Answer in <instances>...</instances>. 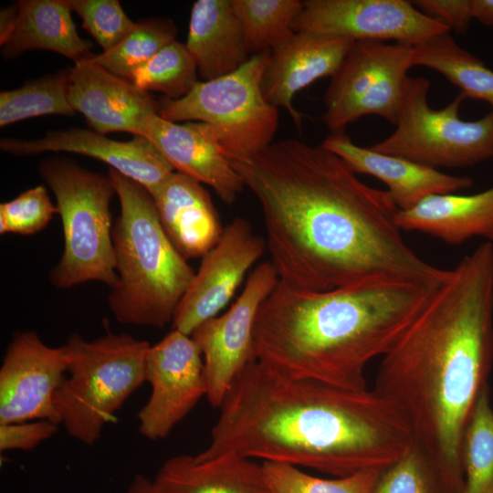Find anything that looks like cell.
I'll return each mask as SVG.
<instances>
[{"instance_id": "obj_33", "label": "cell", "mask_w": 493, "mask_h": 493, "mask_svg": "<svg viewBox=\"0 0 493 493\" xmlns=\"http://www.w3.org/2000/svg\"><path fill=\"white\" fill-rule=\"evenodd\" d=\"M371 493H446L439 473L424 447L414 441L380 473Z\"/></svg>"}, {"instance_id": "obj_15", "label": "cell", "mask_w": 493, "mask_h": 493, "mask_svg": "<svg viewBox=\"0 0 493 493\" xmlns=\"http://www.w3.org/2000/svg\"><path fill=\"white\" fill-rule=\"evenodd\" d=\"M266 248V241L253 232L247 220L234 219L224 228L216 245L203 257L174 311L172 330L190 336L199 325L216 317Z\"/></svg>"}, {"instance_id": "obj_12", "label": "cell", "mask_w": 493, "mask_h": 493, "mask_svg": "<svg viewBox=\"0 0 493 493\" xmlns=\"http://www.w3.org/2000/svg\"><path fill=\"white\" fill-rule=\"evenodd\" d=\"M291 28L354 41L394 40L411 46L451 32L406 0H306Z\"/></svg>"}, {"instance_id": "obj_34", "label": "cell", "mask_w": 493, "mask_h": 493, "mask_svg": "<svg viewBox=\"0 0 493 493\" xmlns=\"http://www.w3.org/2000/svg\"><path fill=\"white\" fill-rule=\"evenodd\" d=\"M82 26L93 37L103 52L117 46L136 26L118 0H66Z\"/></svg>"}, {"instance_id": "obj_24", "label": "cell", "mask_w": 493, "mask_h": 493, "mask_svg": "<svg viewBox=\"0 0 493 493\" xmlns=\"http://www.w3.org/2000/svg\"><path fill=\"white\" fill-rule=\"evenodd\" d=\"M152 481L159 493H271L262 464L236 454L208 459L177 455Z\"/></svg>"}, {"instance_id": "obj_2", "label": "cell", "mask_w": 493, "mask_h": 493, "mask_svg": "<svg viewBox=\"0 0 493 493\" xmlns=\"http://www.w3.org/2000/svg\"><path fill=\"white\" fill-rule=\"evenodd\" d=\"M493 363V244L483 242L381 358L373 390L408 420L446 493H461L463 434Z\"/></svg>"}, {"instance_id": "obj_27", "label": "cell", "mask_w": 493, "mask_h": 493, "mask_svg": "<svg viewBox=\"0 0 493 493\" xmlns=\"http://www.w3.org/2000/svg\"><path fill=\"white\" fill-rule=\"evenodd\" d=\"M461 493H493V406L488 384L480 393L461 443Z\"/></svg>"}, {"instance_id": "obj_38", "label": "cell", "mask_w": 493, "mask_h": 493, "mask_svg": "<svg viewBox=\"0 0 493 493\" xmlns=\"http://www.w3.org/2000/svg\"><path fill=\"white\" fill-rule=\"evenodd\" d=\"M472 18L485 26H493V0H470Z\"/></svg>"}, {"instance_id": "obj_28", "label": "cell", "mask_w": 493, "mask_h": 493, "mask_svg": "<svg viewBox=\"0 0 493 493\" xmlns=\"http://www.w3.org/2000/svg\"><path fill=\"white\" fill-rule=\"evenodd\" d=\"M248 54L271 51L288 38L303 7L299 0H231Z\"/></svg>"}, {"instance_id": "obj_14", "label": "cell", "mask_w": 493, "mask_h": 493, "mask_svg": "<svg viewBox=\"0 0 493 493\" xmlns=\"http://www.w3.org/2000/svg\"><path fill=\"white\" fill-rule=\"evenodd\" d=\"M66 372L64 346L47 345L34 330L16 333L0 368V425L34 420L59 425L54 400Z\"/></svg>"}, {"instance_id": "obj_6", "label": "cell", "mask_w": 493, "mask_h": 493, "mask_svg": "<svg viewBox=\"0 0 493 493\" xmlns=\"http://www.w3.org/2000/svg\"><path fill=\"white\" fill-rule=\"evenodd\" d=\"M67 372L55 407L67 433L93 446L116 412L145 383L151 344L127 333H106L93 341L71 334L63 345Z\"/></svg>"}, {"instance_id": "obj_23", "label": "cell", "mask_w": 493, "mask_h": 493, "mask_svg": "<svg viewBox=\"0 0 493 493\" xmlns=\"http://www.w3.org/2000/svg\"><path fill=\"white\" fill-rule=\"evenodd\" d=\"M399 228L434 236L448 245L479 237L493 244V185L473 194H435L396 214Z\"/></svg>"}, {"instance_id": "obj_4", "label": "cell", "mask_w": 493, "mask_h": 493, "mask_svg": "<svg viewBox=\"0 0 493 493\" xmlns=\"http://www.w3.org/2000/svg\"><path fill=\"white\" fill-rule=\"evenodd\" d=\"M438 287L380 276L307 291L278 280L255 321L254 359L285 376L365 390L368 363L392 348Z\"/></svg>"}, {"instance_id": "obj_17", "label": "cell", "mask_w": 493, "mask_h": 493, "mask_svg": "<svg viewBox=\"0 0 493 493\" xmlns=\"http://www.w3.org/2000/svg\"><path fill=\"white\" fill-rule=\"evenodd\" d=\"M68 101L98 132L125 131L142 136L146 119L158 113L160 101L150 92L89 59L68 69Z\"/></svg>"}, {"instance_id": "obj_10", "label": "cell", "mask_w": 493, "mask_h": 493, "mask_svg": "<svg viewBox=\"0 0 493 493\" xmlns=\"http://www.w3.org/2000/svg\"><path fill=\"white\" fill-rule=\"evenodd\" d=\"M413 56L411 45L354 41L323 98L322 120L330 132L366 115L395 124Z\"/></svg>"}, {"instance_id": "obj_25", "label": "cell", "mask_w": 493, "mask_h": 493, "mask_svg": "<svg viewBox=\"0 0 493 493\" xmlns=\"http://www.w3.org/2000/svg\"><path fill=\"white\" fill-rule=\"evenodd\" d=\"M204 81L230 74L250 58L231 0H198L184 44Z\"/></svg>"}, {"instance_id": "obj_30", "label": "cell", "mask_w": 493, "mask_h": 493, "mask_svg": "<svg viewBox=\"0 0 493 493\" xmlns=\"http://www.w3.org/2000/svg\"><path fill=\"white\" fill-rule=\"evenodd\" d=\"M68 90V70H66L32 80L16 89L1 91L0 126L42 115H74Z\"/></svg>"}, {"instance_id": "obj_1", "label": "cell", "mask_w": 493, "mask_h": 493, "mask_svg": "<svg viewBox=\"0 0 493 493\" xmlns=\"http://www.w3.org/2000/svg\"><path fill=\"white\" fill-rule=\"evenodd\" d=\"M230 163L261 206L270 263L289 287L324 291L380 276L438 287L447 278L404 240L388 192L321 144L285 139Z\"/></svg>"}, {"instance_id": "obj_16", "label": "cell", "mask_w": 493, "mask_h": 493, "mask_svg": "<svg viewBox=\"0 0 493 493\" xmlns=\"http://www.w3.org/2000/svg\"><path fill=\"white\" fill-rule=\"evenodd\" d=\"M0 149L16 155L67 152L92 157L142 185L151 194L174 172L146 137L115 141L95 130L81 128L50 131L37 140L4 138Z\"/></svg>"}, {"instance_id": "obj_32", "label": "cell", "mask_w": 493, "mask_h": 493, "mask_svg": "<svg viewBox=\"0 0 493 493\" xmlns=\"http://www.w3.org/2000/svg\"><path fill=\"white\" fill-rule=\"evenodd\" d=\"M262 467L271 493H371L382 472L378 469L366 470L327 479L309 475L298 467L285 463L263 461Z\"/></svg>"}, {"instance_id": "obj_22", "label": "cell", "mask_w": 493, "mask_h": 493, "mask_svg": "<svg viewBox=\"0 0 493 493\" xmlns=\"http://www.w3.org/2000/svg\"><path fill=\"white\" fill-rule=\"evenodd\" d=\"M151 195L163 231L185 260L203 257L221 238L218 213L197 180L174 171Z\"/></svg>"}, {"instance_id": "obj_8", "label": "cell", "mask_w": 493, "mask_h": 493, "mask_svg": "<svg viewBox=\"0 0 493 493\" xmlns=\"http://www.w3.org/2000/svg\"><path fill=\"white\" fill-rule=\"evenodd\" d=\"M270 56L271 51L251 55L234 72L198 81L179 100L162 99L159 116L173 122L207 124L229 161L261 152L273 142L278 126V108L262 91Z\"/></svg>"}, {"instance_id": "obj_13", "label": "cell", "mask_w": 493, "mask_h": 493, "mask_svg": "<svg viewBox=\"0 0 493 493\" xmlns=\"http://www.w3.org/2000/svg\"><path fill=\"white\" fill-rule=\"evenodd\" d=\"M202 353L191 336L172 330L151 345L145 357V382L152 387L137 414L138 429L150 440L165 438L206 396Z\"/></svg>"}, {"instance_id": "obj_37", "label": "cell", "mask_w": 493, "mask_h": 493, "mask_svg": "<svg viewBox=\"0 0 493 493\" xmlns=\"http://www.w3.org/2000/svg\"><path fill=\"white\" fill-rule=\"evenodd\" d=\"M411 3L428 17L458 34H465L473 20L470 0H415Z\"/></svg>"}, {"instance_id": "obj_7", "label": "cell", "mask_w": 493, "mask_h": 493, "mask_svg": "<svg viewBox=\"0 0 493 493\" xmlns=\"http://www.w3.org/2000/svg\"><path fill=\"white\" fill-rule=\"evenodd\" d=\"M39 173L57 200L64 237L58 264L49 273L60 289L88 281L111 288L117 281L110 200L116 191L110 177L64 159L39 164Z\"/></svg>"}, {"instance_id": "obj_18", "label": "cell", "mask_w": 493, "mask_h": 493, "mask_svg": "<svg viewBox=\"0 0 493 493\" xmlns=\"http://www.w3.org/2000/svg\"><path fill=\"white\" fill-rule=\"evenodd\" d=\"M354 40L315 32H294L271 50L262 79V91L272 106L287 110L298 129L304 115L292 100L315 80L332 77L341 67Z\"/></svg>"}, {"instance_id": "obj_19", "label": "cell", "mask_w": 493, "mask_h": 493, "mask_svg": "<svg viewBox=\"0 0 493 493\" xmlns=\"http://www.w3.org/2000/svg\"><path fill=\"white\" fill-rule=\"evenodd\" d=\"M142 136L153 143L175 172L209 185L223 202L231 205L243 190L241 177L207 124H178L152 113L145 121Z\"/></svg>"}, {"instance_id": "obj_36", "label": "cell", "mask_w": 493, "mask_h": 493, "mask_svg": "<svg viewBox=\"0 0 493 493\" xmlns=\"http://www.w3.org/2000/svg\"><path fill=\"white\" fill-rule=\"evenodd\" d=\"M58 424L50 420H34L0 425V451H28L53 436Z\"/></svg>"}, {"instance_id": "obj_26", "label": "cell", "mask_w": 493, "mask_h": 493, "mask_svg": "<svg viewBox=\"0 0 493 493\" xmlns=\"http://www.w3.org/2000/svg\"><path fill=\"white\" fill-rule=\"evenodd\" d=\"M413 66L439 72L458 87L465 98L483 100L493 111V71L458 46L450 32L414 46Z\"/></svg>"}, {"instance_id": "obj_9", "label": "cell", "mask_w": 493, "mask_h": 493, "mask_svg": "<svg viewBox=\"0 0 493 493\" xmlns=\"http://www.w3.org/2000/svg\"><path fill=\"white\" fill-rule=\"evenodd\" d=\"M430 81L408 76L393 132L371 147L438 168H461L493 159V111L476 121L459 117L460 92L440 110L427 100Z\"/></svg>"}, {"instance_id": "obj_5", "label": "cell", "mask_w": 493, "mask_h": 493, "mask_svg": "<svg viewBox=\"0 0 493 493\" xmlns=\"http://www.w3.org/2000/svg\"><path fill=\"white\" fill-rule=\"evenodd\" d=\"M109 176L121 207L112 228L117 281L109 308L119 322L163 328L195 273L163 231L151 194L112 168Z\"/></svg>"}, {"instance_id": "obj_3", "label": "cell", "mask_w": 493, "mask_h": 493, "mask_svg": "<svg viewBox=\"0 0 493 493\" xmlns=\"http://www.w3.org/2000/svg\"><path fill=\"white\" fill-rule=\"evenodd\" d=\"M219 410L199 459L236 454L341 477L383 470L415 441L404 414L373 389L288 377L257 360L233 382Z\"/></svg>"}, {"instance_id": "obj_11", "label": "cell", "mask_w": 493, "mask_h": 493, "mask_svg": "<svg viewBox=\"0 0 493 493\" xmlns=\"http://www.w3.org/2000/svg\"><path fill=\"white\" fill-rule=\"evenodd\" d=\"M279 278L270 262L258 265L230 309L199 325L190 335L203 359L206 398L219 408L230 386L254 359L253 330L258 310Z\"/></svg>"}, {"instance_id": "obj_35", "label": "cell", "mask_w": 493, "mask_h": 493, "mask_svg": "<svg viewBox=\"0 0 493 493\" xmlns=\"http://www.w3.org/2000/svg\"><path fill=\"white\" fill-rule=\"evenodd\" d=\"M58 214L44 185L28 189L0 205V233L34 235L43 230Z\"/></svg>"}, {"instance_id": "obj_20", "label": "cell", "mask_w": 493, "mask_h": 493, "mask_svg": "<svg viewBox=\"0 0 493 493\" xmlns=\"http://www.w3.org/2000/svg\"><path fill=\"white\" fill-rule=\"evenodd\" d=\"M357 173L382 181L399 211L409 210L428 196L470 187L473 179L440 172L411 160L356 145L345 131L330 132L320 143Z\"/></svg>"}, {"instance_id": "obj_21", "label": "cell", "mask_w": 493, "mask_h": 493, "mask_svg": "<svg viewBox=\"0 0 493 493\" xmlns=\"http://www.w3.org/2000/svg\"><path fill=\"white\" fill-rule=\"evenodd\" d=\"M66 0H20L0 15V45L5 58L28 50H49L75 63L89 58L93 43L81 38Z\"/></svg>"}, {"instance_id": "obj_39", "label": "cell", "mask_w": 493, "mask_h": 493, "mask_svg": "<svg viewBox=\"0 0 493 493\" xmlns=\"http://www.w3.org/2000/svg\"><path fill=\"white\" fill-rule=\"evenodd\" d=\"M127 493H159L152 480L137 474L131 482Z\"/></svg>"}, {"instance_id": "obj_31", "label": "cell", "mask_w": 493, "mask_h": 493, "mask_svg": "<svg viewBox=\"0 0 493 493\" xmlns=\"http://www.w3.org/2000/svg\"><path fill=\"white\" fill-rule=\"evenodd\" d=\"M197 68L185 46L176 40L165 46L138 68L131 79L145 91H156L170 100L184 97L197 81Z\"/></svg>"}, {"instance_id": "obj_29", "label": "cell", "mask_w": 493, "mask_h": 493, "mask_svg": "<svg viewBox=\"0 0 493 493\" xmlns=\"http://www.w3.org/2000/svg\"><path fill=\"white\" fill-rule=\"evenodd\" d=\"M174 23L165 18H147L117 46L89 59L109 72L131 81L134 72L168 44L176 40Z\"/></svg>"}]
</instances>
